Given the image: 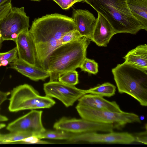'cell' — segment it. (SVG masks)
<instances>
[{
	"instance_id": "cell-1",
	"label": "cell",
	"mask_w": 147,
	"mask_h": 147,
	"mask_svg": "<svg viewBox=\"0 0 147 147\" xmlns=\"http://www.w3.org/2000/svg\"><path fill=\"white\" fill-rule=\"evenodd\" d=\"M76 30L73 19L65 15L55 13L34 20L29 31L34 42L37 62L41 67L46 70L47 59L54 49L61 45L63 35Z\"/></svg>"
},
{
	"instance_id": "cell-2",
	"label": "cell",
	"mask_w": 147,
	"mask_h": 147,
	"mask_svg": "<svg viewBox=\"0 0 147 147\" xmlns=\"http://www.w3.org/2000/svg\"><path fill=\"white\" fill-rule=\"evenodd\" d=\"M90 40L84 37L62 44L54 49L48 57L46 70L49 73V81H57L60 76L80 67L86 57Z\"/></svg>"
},
{
	"instance_id": "cell-3",
	"label": "cell",
	"mask_w": 147,
	"mask_h": 147,
	"mask_svg": "<svg viewBox=\"0 0 147 147\" xmlns=\"http://www.w3.org/2000/svg\"><path fill=\"white\" fill-rule=\"evenodd\" d=\"M127 0H84L109 23L115 34H136L143 25L131 13Z\"/></svg>"
},
{
	"instance_id": "cell-4",
	"label": "cell",
	"mask_w": 147,
	"mask_h": 147,
	"mask_svg": "<svg viewBox=\"0 0 147 147\" xmlns=\"http://www.w3.org/2000/svg\"><path fill=\"white\" fill-rule=\"evenodd\" d=\"M118 91L136 99L143 106H147V69L124 62L112 69Z\"/></svg>"
},
{
	"instance_id": "cell-5",
	"label": "cell",
	"mask_w": 147,
	"mask_h": 147,
	"mask_svg": "<svg viewBox=\"0 0 147 147\" xmlns=\"http://www.w3.org/2000/svg\"><path fill=\"white\" fill-rule=\"evenodd\" d=\"M10 94L8 109L12 112L28 109L49 108L55 104L52 98L40 95L33 87L27 84L14 88Z\"/></svg>"
},
{
	"instance_id": "cell-6",
	"label": "cell",
	"mask_w": 147,
	"mask_h": 147,
	"mask_svg": "<svg viewBox=\"0 0 147 147\" xmlns=\"http://www.w3.org/2000/svg\"><path fill=\"white\" fill-rule=\"evenodd\" d=\"M76 108L82 118L96 122L112 124L115 129H122L128 123H141L139 116L133 113L98 110L78 103Z\"/></svg>"
},
{
	"instance_id": "cell-7",
	"label": "cell",
	"mask_w": 147,
	"mask_h": 147,
	"mask_svg": "<svg viewBox=\"0 0 147 147\" xmlns=\"http://www.w3.org/2000/svg\"><path fill=\"white\" fill-rule=\"evenodd\" d=\"M29 18L24 8L12 7L7 15L0 20V30L3 41L12 40L16 42L22 32L28 31Z\"/></svg>"
},
{
	"instance_id": "cell-8",
	"label": "cell",
	"mask_w": 147,
	"mask_h": 147,
	"mask_svg": "<svg viewBox=\"0 0 147 147\" xmlns=\"http://www.w3.org/2000/svg\"><path fill=\"white\" fill-rule=\"evenodd\" d=\"M53 128L74 134L92 132H110L115 129L112 124L96 122L82 118L63 117L55 122Z\"/></svg>"
},
{
	"instance_id": "cell-9",
	"label": "cell",
	"mask_w": 147,
	"mask_h": 147,
	"mask_svg": "<svg viewBox=\"0 0 147 147\" xmlns=\"http://www.w3.org/2000/svg\"><path fill=\"white\" fill-rule=\"evenodd\" d=\"M43 90L46 96L59 100L66 107L72 106L81 97L87 94L86 90L57 81L44 84Z\"/></svg>"
},
{
	"instance_id": "cell-10",
	"label": "cell",
	"mask_w": 147,
	"mask_h": 147,
	"mask_svg": "<svg viewBox=\"0 0 147 147\" xmlns=\"http://www.w3.org/2000/svg\"><path fill=\"white\" fill-rule=\"evenodd\" d=\"M68 141L121 144H130L135 142L133 135L131 134L113 131L105 134H100L96 132L75 134Z\"/></svg>"
},
{
	"instance_id": "cell-11",
	"label": "cell",
	"mask_w": 147,
	"mask_h": 147,
	"mask_svg": "<svg viewBox=\"0 0 147 147\" xmlns=\"http://www.w3.org/2000/svg\"><path fill=\"white\" fill-rule=\"evenodd\" d=\"M42 112L31 110L24 115L9 123L6 129L10 132H23L31 133L34 136L46 130L42 121Z\"/></svg>"
},
{
	"instance_id": "cell-12",
	"label": "cell",
	"mask_w": 147,
	"mask_h": 147,
	"mask_svg": "<svg viewBox=\"0 0 147 147\" xmlns=\"http://www.w3.org/2000/svg\"><path fill=\"white\" fill-rule=\"evenodd\" d=\"M72 18L80 35L92 41L97 18L89 11L82 9H74Z\"/></svg>"
},
{
	"instance_id": "cell-13",
	"label": "cell",
	"mask_w": 147,
	"mask_h": 147,
	"mask_svg": "<svg viewBox=\"0 0 147 147\" xmlns=\"http://www.w3.org/2000/svg\"><path fill=\"white\" fill-rule=\"evenodd\" d=\"M16 43L18 58L32 65H37V54L35 44L29 30L21 32Z\"/></svg>"
},
{
	"instance_id": "cell-14",
	"label": "cell",
	"mask_w": 147,
	"mask_h": 147,
	"mask_svg": "<svg viewBox=\"0 0 147 147\" xmlns=\"http://www.w3.org/2000/svg\"><path fill=\"white\" fill-rule=\"evenodd\" d=\"M9 64L10 68L34 81H44L49 77L47 71L37 65H31L18 58Z\"/></svg>"
},
{
	"instance_id": "cell-15",
	"label": "cell",
	"mask_w": 147,
	"mask_h": 147,
	"mask_svg": "<svg viewBox=\"0 0 147 147\" xmlns=\"http://www.w3.org/2000/svg\"><path fill=\"white\" fill-rule=\"evenodd\" d=\"M98 14L92 41L98 46L106 47L115 33L109 22L100 13Z\"/></svg>"
},
{
	"instance_id": "cell-16",
	"label": "cell",
	"mask_w": 147,
	"mask_h": 147,
	"mask_svg": "<svg viewBox=\"0 0 147 147\" xmlns=\"http://www.w3.org/2000/svg\"><path fill=\"white\" fill-rule=\"evenodd\" d=\"M78 100L79 104L97 109L119 112L123 111L115 101H110L97 94H86Z\"/></svg>"
},
{
	"instance_id": "cell-17",
	"label": "cell",
	"mask_w": 147,
	"mask_h": 147,
	"mask_svg": "<svg viewBox=\"0 0 147 147\" xmlns=\"http://www.w3.org/2000/svg\"><path fill=\"white\" fill-rule=\"evenodd\" d=\"M123 58L125 62L137 67L147 69V45H140L129 51Z\"/></svg>"
},
{
	"instance_id": "cell-18",
	"label": "cell",
	"mask_w": 147,
	"mask_h": 147,
	"mask_svg": "<svg viewBox=\"0 0 147 147\" xmlns=\"http://www.w3.org/2000/svg\"><path fill=\"white\" fill-rule=\"evenodd\" d=\"M127 3L134 16L147 31V0H127Z\"/></svg>"
},
{
	"instance_id": "cell-19",
	"label": "cell",
	"mask_w": 147,
	"mask_h": 147,
	"mask_svg": "<svg viewBox=\"0 0 147 147\" xmlns=\"http://www.w3.org/2000/svg\"><path fill=\"white\" fill-rule=\"evenodd\" d=\"M116 87L109 82H105L86 90V94H97L102 97H111L115 94Z\"/></svg>"
},
{
	"instance_id": "cell-20",
	"label": "cell",
	"mask_w": 147,
	"mask_h": 147,
	"mask_svg": "<svg viewBox=\"0 0 147 147\" xmlns=\"http://www.w3.org/2000/svg\"><path fill=\"white\" fill-rule=\"evenodd\" d=\"M75 134L64 131L55 129L46 130L37 135L36 136L40 139H49L59 140H65L68 141Z\"/></svg>"
},
{
	"instance_id": "cell-21",
	"label": "cell",
	"mask_w": 147,
	"mask_h": 147,
	"mask_svg": "<svg viewBox=\"0 0 147 147\" xmlns=\"http://www.w3.org/2000/svg\"><path fill=\"white\" fill-rule=\"evenodd\" d=\"M34 136L32 134L23 132H10L6 134H0V142L1 144L20 143L24 139Z\"/></svg>"
},
{
	"instance_id": "cell-22",
	"label": "cell",
	"mask_w": 147,
	"mask_h": 147,
	"mask_svg": "<svg viewBox=\"0 0 147 147\" xmlns=\"http://www.w3.org/2000/svg\"><path fill=\"white\" fill-rule=\"evenodd\" d=\"M58 80L64 84L74 86L79 83L78 72L75 70L68 71L60 76Z\"/></svg>"
},
{
	"instance_id": "cell-23",
	"label": "cell",
	"mask_w": 147,
	"mask_h": 147,
	"mask_svg": "<svg viewBox=\"0 0 147 147\" xmlns=\"http://www.w3.org/2000/svg\"><path fill=\"white\" fill-rule=\"evenodd\" d=\"M98 63L94 60L86 57L82 62L80 68L82 71L96 75L98 72Z\"/></svg>"
},
{
	"instance_id": "cell-24",
	"label": "cell",
	"mask_w": 147,
	"mask_h": 147,
	"mask_svg": "<svg viewBox=\"0 0 147 147\" xmlns=\"http://www.w3.org/2000/svg\"><path fill=\"white\" fill-rule=\"evenodd\" d=\"M18 55L16 46L7 52L0 53V63L2 61H8L10 63L14 61L18 58Z\"/></svg>"
},
{
	"instance_id": "cell-25",
	"label": "cell",
	"mask_w": 147,
	"mask_h": 147,
	"mask_svg": "<svg viewBox=\"0 0 147 147\" xmlns=\"http://www.w3.org/2000/svg\"><path fill=\"white\" fill-rule=\"evenodd\" d=\"M82 37L76 30L70 31L62 36L60 41L61 45L78 40Z\"/></svg>"
},
{
	"instance_id": "cell-26",
	"label": "cell",
	"mask_w": 147,
	"mask_h": 147,
	"mask_svg": "<svg viewBox=\"0 0 147 147\" xmlns=\"http://www.w3.org/2000/svg\"><path fill=\"white\" fill-rule=\"evenodd\" d=\"M62 9H69L77 2H84V0H53Z\"/></svg>"
},
{
	"instance_id": "cell-27",
	"label": "cell",
	"mask_w": 147,
	"mask_h": 147,
	"mask_svg": "<svg viewBox=\"0 0 147 147\" xmlns=\"http://www.w3.org/2000/svg\"><path fill=\"white\" fill-rule=\"evenodd\" d=\"M11 1H9L0 7V20L7 15L12 8Z\"/></svg>"
},
{
	"instance_id": "cell-28",
	"label": "cell",
	"mask_w": 147,
	"mask_h": 147,
	"mask_svg": "<svg viewBox=\"0 0 147 147\" xmlns=\"http://www.w3.org/2000/svg\"><path fill=\"white\" fill-rule=\"evenodd\" d=\"M147 129L146 131L135 134L133 135L135 141L140 143H141L144 144H147Z\"/></svg>"
},
{
	"instance_id": "cell-29",
	"label": "cell",
	"mask_w": 147,
	"mask_h": 147,
	"mask_svg": "<svg viewBox=\"0 0 147 147\" xmlns=\"http://www.w3.org/2000/svg\"><path fill=\"white\" fill-rule=\"evenodd\" d=\"M10 94V92H3L0 90V107L3 102L7 99L8 96Z\"/></svg>"
},
{
	"instance_id": "cell-30",
	"label": "cell",
	"mask_w": 147,
	"mask_h": 147,
	"mask_svg": "<svg viewBox=\"0 0 147 147\" xmlns=\"http://www.w3.org/2000/svg\"><path fill=\"white\" fill-rule=\"evenodd\" d=\"M8 120V119L6 117L0 113V123L2 122L7 121ZM5 126L6 125L5 124L0 123V129L4 128Z\"/></svg>"
},
{
	"instance_id": "cell-31",
	"label": "cell",
	"mask_w": 147,
	"mask_h": 147,
	"mask_svg": "<svg viewBox=\"0 0 147 147\" xmlns=\"http://www.w3.org/2000/svg\"><path fill=\"white\" fill-rule=\"evenodd\" d=\"M10 0H0V7Z\"/></svg>"
},
{
	"instance_id": "cell-32",
	"label": "cell",
	"mask_w": 147,
	"mask_h": 147,
	"mask_svg": "<svg viewBox=\"0 0 147 147\" xmlns=\"http://www.w3.org/2000/svg\"><path fill=\"white\" fill-rule=\"evenodd\" d=\"M3 41L2 39H0V49H1V45H2V43Z\"/></svg>"
},
{
	"instance_id": "cell-33",
	"label": "cell",
	"mask_w": 147,
	"mask_h": 147,
	"mask_svg": "<svg viewBox=\"0 0 147 147\" xmlns=\"http://www.w3.org/2000/svg\"><path fill=\"white\" fill-rule=\"evenodd\" d=\"M1 36H2V35L1 34V32L0 30V39H2V38H1Z\"/></svg>"
},
{
	"instance_id": "cell-34",
	"label": "cell",
	"mask_w": 147,
	"mask_h": 147,
	"mask_svg": "<svg viewBox=\"0 0 147 147\" xmlns=\"http://www.w3.org/2000/svg\"><path fill=\"white\" fill-rule=\"evenodd\" d=\"M31 1H40L41 0H31Z\"/></svg>"
}]
</instances>
